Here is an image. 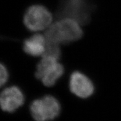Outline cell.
I'll use <instances>...</instances> for the list:
<instances>
[{"label": "cell", "instance_id": "cell-3", "mask_svg": "<svg viewBox=\"0 0 121 121\" xmlns=\"http://www.w3.org/2000/svg\"><path fill=\"white\" fill-rule=\"evenodd\" d=\"M30 113L35 121H50L60 114V105L53 96L46 95L35 99L30 106Z\"/></svg>", "mask_w": 121, "mask_h": 121}, {"label": "cell", "instance_id": "cell-4", "mask_svg": "<svg viewBox=\"0 0 121 121\" xmlns=\"http://www.w3.org/2000/svg\"><path fill=\"white\" fill-rule=\"evenodd\" d=\"M24 24L32 32L46 30L52 24L53 16L45 6L34 5L29 7L24 16Z\"/></svg>", "mask_w": 121, "mask_h": 121}, {"label": "cell", "instance_id": "cell-9", "mask_svg": "<svg viewBox=\"0 0 121 121\" xmlns=\"http://www.w3.org/2000/svg\"><path fill=\"white\" fill-rule=\"evenodd\" d=\"M9 78V73L6 65L3 64L0 65V85L1 86H4Z\"/></svg>", "mask_w": 121, "mask_h": 121}, {"label": "cell", "instance_id": "cell-5", "mask_svg": "<svg viewBox=\"0 0 121 121\" xmlns=\"http://www.w3.org/2000/svg\"><path fill=\"white\" fill-rule=\"evenodd\" d=\"M70 91L81 98H87L93 94L94 84L86 75L79 71H75L70 75L69 79Z\"/></svg>", "mask_w": 121, "mask_h": 121}, {"label": "cell", "instance_id": "cell-8", "mask_svg": "<svg viewBox=\"0 0 121 121\" xmlns=\"http://www.w3.org/2000/svg\"><path fill=\"white\" fill-rule=\"evenodd\" d=\"M86 4L83 0H69L65 8L67 17L83 23L88 17Z\"/></svg>", "mask_w": 121, "mask_h": 121}, {"label": "cell", "instance_id": "cell-6", "mask_svg": "<svg viewBox=\"0 0 121 121\" xmlns=\"http://www.w3.org/2000/svg\"><path fill=\"white\" fill-rule=\"evenodd\" d=\"M25 101L22 91L16 86H8L2 91L0 96V104L2 110L13 112L19 108Z\"/></svg>", "mask_w": 121, "mask_h": 121}, {"label": "cell", "instance_id": "cell-7", "mask_svg": "<svg viewBox=\"0 0 121 121\" xmlns=\"http://www.w3.org/2000/svg\"><path fill=\"white\" fill-rule=\"evenodd\" d=\"M46 47L45 36L37 34L27 38L23 43V50L26 53L34 57L42 56Z\"/></svg>", "mask_w": 121, "mask_h": 121}, {"label": "cell", "instance_id": "cell-1", "mask_svg": "<svg viewBox=\"0 0 121 121\" xmlns=\"http://www.w3.org/2000/svg\"><path fill=\"white\" fill-rule=\"evenodd\" d=\"M83 34L78 21L64 17L51 24L46 30L45 37L48 43L60 46L78 41Z\"/></svg>", "mask_w": 121, "mask_h": 121}, {"label": "cell", "instance_id": "cell-2", "mask_svg": "<svg viewBox=\"0 0 121 121\" xmlns=\"http://www.w3.org/2000/svg\"><path fill=\"white\" fill-rule=\"evenodd\" d=\"M64 67L59 59L49 56H42L37 65L35 77L44 85L48 87L54 86L62 76Z\"/></svg>", "mask_w": 121, "mask_h": 121}]
</instances>
